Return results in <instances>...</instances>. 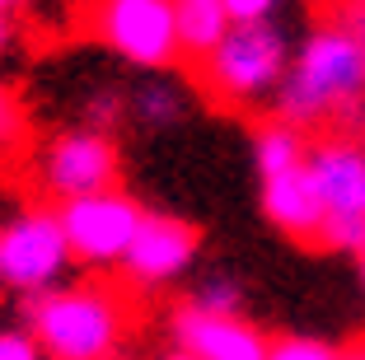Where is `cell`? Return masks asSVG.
<instances>
[{
    "label": "cell",
    "mask_w": 365,
    "mask_h": 360,
    "mask_svg": "<svg viewBox=\"0 0 365 360\" xmlns=\"http://www.w3.org/2000/svg\"><path fill=\"white\" fill-rule=\"evenodd\" d=\"M361 103H365V47L342 24H323V29L304 33L277 98H272L277 122L309 131L328 117L346 122Z\"/></svg>",
    "instance_id": "1"
},
{
    "label": "cell",
    "mask_w": 365,
    "mask_h": 360,
    "mask_svg": "<svg viewBox=\"0 0 365 360\" xmlns=\"http://www.w3.org/2000/svg\"><path fill=\"white\" fill-rule=\"evenodd\" d=\"M24 314L47 360H118L127 337V304L108 286H61L29 299Z\"/></svg>",
    "instance_id": "2"
},
{
    "label": "cell",
    "mask_w": 365,
    "mask_h": 360,
    "mask_svg": "<svg viewBox=\"0 0 365 360\" xmlns=\"http://www.w3.org/2000/svg\"><path fill=\"white\" fill-rule=\"evenodd\" d=\"M290 61H295V47L281 24H235L225 43L206 61H197V75L220 103L253 108L262 98H277Z\"/></svg>",
    "instance_id": "3"
},
{
    "label": "cell",
    "mask_w": 365,
    "mask_h": 360,
    "mask_svg": "<svg viewBox=\"0 0 365 360\" xmlns=\"http://www.w3.org/2000/svg\"><path fill=\"white\" fill-rule=\"evenodd\" d=\"M71 262L76 253L66 239L61 211L52 206H29L0 230V286L19 295L24 304L61 290Z\"/></svg>",
    "instance_id": "4"
},
{
    "label": "cell",
    "mask_w": 365,
    "mask_h": 360,
    "mask_svg": "<svg viewBox=\"0 0 365 360\" xmlns=\"http://www.w3.org/2000/svg\"><path fill=\"white\" fill-rule=\"evenodd\" d=\"M122 173V150L118 136L89 127H71L43 140L38 159H33V182L47 202H80V197H98L113 192Z\"/></svg>",
    "instance_id": "5"
},
{
    "label": "cell",
    "mask_w": 365,
    "mask_h": 360,
    "mask_svg": "<svg viewBox=\"0 0 365 360\" xmlns=\"http://www.w3.org/2000/svg\"><path fill=\"white\" fill-rule=\"evenodd\" d=\"M94 38L140 71H169L182 61L173 0H94Z\"/></svg>",
    "instance_id": "6"
},
{
    "label": "cell",
    "mask_w": 365,
    "mask_h": 360,
    "mask_svg": "<svg viewBox=\"0 0 365 360\" xmlns=\"http://www.w3.org/2000/svg\"><path fill=\"white\" fill-rule=\"evenodd\" d=\"M71 239V253L80 267H122L136 244L140 225H145V206L136 197H127L122 187L98 192V197H80V202L56 206Z\"/></svg>",
    "instance_id": "7"
},
{
    "label": "cell",
    "mask_w": 365,
    "mask_h": 360,
    "mask_svg": "<svg viewBox=\"0 0 365 360\" xmlns=\"http://www.w3.org/2000/svg\"><path fill=\"white\" fill-rule=\"evenodd\" d=\"M309 182L319 192L328 220H365V140L361 136H328L309 145Z\"/></svg>",
    "instance_id": "8"
},
{
    "label": "cell",
    "mask_w": 365,
    "mask_h": 360,
    "mask_svg": "<svg viewBox=\"0 0 365 360\" xmlns=\"http://www.w3.org/2000/svg\"><path fill=\"white\" fill-rule=\"evenodd\" d=\"M197 244H202L197 225L178 220V215H145V225H140L122 272H127V281H136V286L160 290V286L178 281V276L192 267Z\"/></svg>",
    "instance_id": "9"
},
{
    "label": "cell",
    "mask_w": 365,
    "mask_h": 360,
    "mask_svg": "<svg viewBox=\"0 0 365 360\" xmlns=\"http://www.w3.org/2000/svg\"><path fill=\"white\" fill-rule=\"evenodd\" d=\"M173 346H182L197 360H267L272 341L244 318H215L202 309L182 304L173 314Z\"/></svg>",
    "instance_id": "10"
},
{
    "label": "cell",
    "mask_w": 365,
    "mask_h": 360,
    "mask_svg": "<svg viewBox=\"0 0 365 360\" xmlns=\"http://www.w3.org/2000/svg\"><path fill=\"white\" fill-rule=\"evenodd\" d=\"M262 215H267L281 234H290V239L319 244L328 211H323L319 192H314V182H309V169H295V173H281V178L262 182Z\"/></svg>",
    "instance_id": "11"
},
{
    "label": "cell",
    "mask_w": 365,
    "mask_h": 360,
    "mask_svg": "<svg viewBox=\"0 0 365 360\" xmlns=\"http://www.w3.org/2000/svg\"><path fill=\"white\" fill-rule=\"evenodd\" d=\"M173 14H178L182 61H206L235 29L225 0H173Z\"/></svg>",
    "instance_id": "12"
},
{
    "label": "cell",
    "mask_w": 365,
    "mask_h": 360,
    "mask_svg": "<svg viewBox=\"0 0 365 360\" xmlns=\"http://www.w3.org/2000/svg\"><path fill=\"white\" fill-rule=\"evenodd\" d=\"M127 117L145 131H169L187 117V94H182L178 80L155 75V80H145V85H136L127 94Z\"/></svg>",
    "instance_id": "13"
},
{
    "label": "cell",
    "mask_w": 365,
    "mask_h": 360,
    "mask_svg": "<svg viewBox=\"0 0 365 360\" xmlns=\"http://www.w3.org/2000/svg\"><path fill=\"white\" fill-rule=\"evenodd\" d=\"M304 159H309V140H304V131L286 127V122H267V127H258V136H253V164H258L262 182L304 169Z\"/></svg>",
    "instance_id": "14"
},
{
    "label": "cell",
    "mask_w": 365,
    "mask_h": 360,
    "mask_svg": "<svg viewBox=\"0 0 365 360\" xmlns=\"http://www.w3.org/2000/svg\"><path fill=\"white\" fill-rule=\"evenodd\" d=\"M187 304L202 309V314H215V318H239V309H244V286H239V276H230V272H206L192 286V299H187Z\"/></svg>",
    "instance_id": "15"
},
{
    "label": "cell",
    "mask_w": 365,
    "mask_h": 360,
    "mask_svg": "<svg viewBox=\"0 0 365 360\" xmlns=\"http://www.w3.org/2000/svg\"><path fill=\"white\" fill-rule=\"evenodd\" d=\"M24 140H29V117H24V103L5 80H0V155H19Z\"/></svg>",
    "instance_id": "16"
},
{
    "label": "cell",
    "mask_w": 365,
    "mask_h": 360,
    "mask_svg": "<svg viewBox=\"0 0 365 360\" xmlns=\"http://www.w3.org/2000/svg\"><path fill=\"white\" fill-rule=\"evenodd\" d=\"M337 356H342V346H333L323 337H281L272 341L267 360H337Z\"/></svg>",
    "instance_id": "17"
},
{
    "label": "cell",
    "mask_w": 365,
    "mask_h": 360,
    "mask_svg": "<svg viewBox=\"0 0 365 360\" xmlns=\"http://www.w3.org/2000/svg\"><path fill=\"white\" fill-rule=\"evenodd\" d=\"M323 248H337V253H365V220H323Z\"/></svg>",
    "instance_id": "18"
},
{
    "label": "cell",
    "mask_w": 365,
    "mask_h": 360,
    "mask_svg": "<svg viewBox=\"0 0 365 360\" xmlns=\"http://www.w3.org/2000/svg\"><path fill=\"white\" fill-rule=\"evenodd\" d=\"M0 360H47L29 328H0Z\"/></svg>",
    "instance_id": "19"
},
{
    "label": "cell",
    "mask_w": 365,
    "mask_h": 360,
    "mask_svg": "<svg viewBox=\"0 0 365 360\" xmlns=\"http://www.w3.org/2000/svg\"><path fill=\"white\" fill-rule=\"evenodd\" d=\"M286 0H225L235 24H277V10Z\"/></svg>",
    "instance_id": "20"
},
{
    "label": "cell",
    "mask_w": 365,
    "mask_h": 360,
    "mask_svg": "<svg viewBox=\"0 0 365 360\" xmlns=\"http://www.w3.org/2000/svg\"><path fill=\"white\" fill-rule=\"evenodd\" d=\"M337 24L365 47V0H342V5H337Z\"/></svg>",
    "instance_id": "21"
},
{
    "label": "cell",
    "mask_w": 365,
    "mask_h": 360,
    "mask_svg": "<svg viewBox=\"0 0 365 360\" xmlns=\"http://www.w3.org/2000/svg\"><path fill=\"white\" fill-rule=\"evenodd\" d=\"M10 38H14V14H10V10H0V56H5Z\"/></svg>",
    "instance_id": "22"
},
{
    "label": "cell",
    "mask_w": 365,
    "mask_h": 360,
    "mask_svg": "<svg viewBox=\"0 0 365 360\" xmlns=\"http://www.w3.org/2000/svg\"><path fill=\"white\" fill-rule=\"evenodd\" d=\"M337 360H365V332H361L356 341H346V346H342V356H337Z\"/></svg>",
    "instance_id": "23"
},
{
    "label": "cell",
    "mask_w": 365,
    "mask_h": 360,
    "mask_svg": "<svg viewBox=\"0 0 365 360\" xmlns=\"http://www.w3.org/2000/svg\"><path fill=\"white\" fill-rule=\"evenodd\" d=\"M33 0H0V10H10V14H24Z\"/></svg>",
    "instance_id": "24"
},
{
    "label": "cell",
    "mask_w": 365,
    "mask_h": 360,
    "mask_svg": "<svg viewBox=\"0 0 365 360\" xmlns=\"http://www.w3.org/2000/svg\"><path fill=\"white\" fill-rule=\"evenodd\" d=\"M155 360H197V356H187L182 346H173V351H164V356H155Z\"/></svg>",
    "instance_id": "25"
},
{
    "label": "cell",
    "mask_w": 365,
    "mask_h": 360,
    "mask_svg": "<svg viewBox=\"0 0 365 360\" xmlns=\"http://www.w3.org/2000/svg\"><path fill=\"white\" fill-rule=\"evenodd\" d=\"M361 286H365V253H361Z\"/></svg>",
    "instance_id": "26"
}]
</instances>
